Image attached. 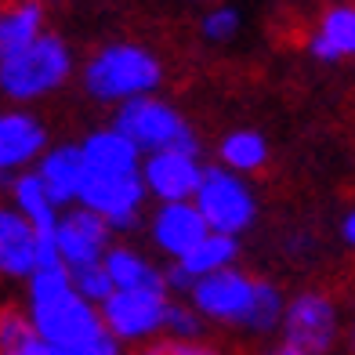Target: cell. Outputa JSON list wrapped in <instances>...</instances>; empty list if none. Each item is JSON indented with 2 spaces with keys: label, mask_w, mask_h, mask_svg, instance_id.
I'll return each mask as SVG.
<instances>
[{
  "label": "cell",
  "mask_w": 355,
  "mask_h": 355,
  "mask_svg": "<svg viewBox=\"0 0 355 355\" xmlns=\"http://www.w3.org/2000/svg\"><path fill=\"white\" fill-rule=\"evenodd\" d=\"M26 312L44 341L58 348L84 345L105 330L102 309L76 290L69 265H40L26 279Z\"/></svg>",
  "instance_id": "6da1fadb"
},
{
  "label": "cell",
  "mask_w": 355,
  "mask_h": 355,
  "mask_svg": "<svg viewBox=\"0 0 355 355\" xmlns=\"http://www.w3.org/2000/svg\"><path fill=\"white\" fill-rule=\"evenodd\" d=\"M192 200H196V207L203 211L207 225H211L214 232L239 236V232H247L257 218V196L247 182V174H236L225 164H207L203 182H200Z\"/></svg>",
  "instance_id": "5b68a950"
},
{
  "label": "cell",
  "mask_w": 355,
  "mask_h": 355,
  "mask_svg": "<svg viewBox=\"0 0 355 355\" xmlns=\"http://www.w3.org/2000/svg\"><path fill=\"white\" fill-rule=\"evenodd\" d=\"M218 164H225L236 174H257L268 164V141L265 135L250 131V127H236L218 141Z\"/></svg>",
  "instance_id": "44dd1931"
},
{
  "label": "cell",
  "mask_w": 355,
  "mask_h": 355,
  "mask_svg": "<svg viewBox=\"0 0 355 355\" xmlns=\"http://www.w3.org/2000/svg\"><path fill=\"white\" fill-rule=\"evenodd\" d=\"M123 341L116 334H109V330H102V334H94L91 341H84V345H69V348H58V355H123V348H120Z\"/></svg>",
  "instance_id": "f1b7e54d"
},
{
  "label": "cell",
  "mask_w": 355,
  "mask_h": 355,
  "mask_svg": "<svg viewBox=\"0 0 355 355\" xmlns=\"http://www.w3.org/2000/svg\"><path fill=\"white\" fill-rule=\"evenodd\" d=\"M309 55L319 62L355 58V4H330L309 33Z\"/></svg>",
  "instance_id": "e0dca14e"
},
{
  "label": "cell",
  "mask_w": 355,
  "mask_h": 355,
  "mask_svg": "<svg viewBox=\"0 0 355 355\" xmlns=\"http://www.w3.org/2000/svg\"><path fill=\"white\" fill-rule=\"evenodd\" d=\"M112 225L94 214L91 207L84 203H73L62 211L58 225H55V239H58V250H62V261L69 268H84V265H98L105 261V254L112 247Z\"/></svg>",
  "instance_id": "30bf717a"
},
{
  "label": "cell",
  "mask_w": 355,
  "mask_h": 355,
  "mask_svg": "<svg viewBox=\"0 0 355 355\" xmlns=\"http://www.w3.org/2000/svg\"><path fill=\"white\" fill-rule=\"evenodd\" d=\"M73 76V47L58 33L44 29L37 40H29L22 51L0 58V94L15 105H33L47 94H55Z\"/></svg>",
  "instance_id": "3957f363"
},
{
  "label": "cell",
  "mask_w": 355,
  "mask_h": 355,
  "mask_svg": "<svg viewBox=\"0 0 355 355\" xmlns=\"http://www.w3.org/2000/svg\"><path fill=\"white\" fill-rule=\"evenodd\" d=\"M149 200L145 178L138 174H87L80 203L91 207L94 214H102L116 232H131L141 221V207Z\"/></svg>",
  "instance_id": "ba28073f"
},
{
  "label": "cell",
  "mask_w": 355,
  "mask_h": 355,
  "mask_svg": "<svg viewBox=\"0 0 355 355\" xmlns=\"http://www.w3.org/2000/svg\"><path fill=\"white\" fill-rule=\"evenodd\" d=\"M40 268V229L15 203H0V276L29 279Z\"/></svg>",
  "instance_id": "5bb4252c"
},
{
  "label": "cell",
  "mask_w": 355,
  "mask_h": 355,
  "mask_svg": "<svg viewBox=\"0 0 355 355\" xmlns=\"http://www.w3.org/2000/svg\"><path fill=\"white\" fill-rule=\"evenodd\" d=\"M239 26H243V19H239L236 8L214 4V8H207L203 19H200V37H203L207 44H229V40H236Z\"/></svg>",
  "instance_id": "d4e9b609"
},
{
  "label": "cell",
  "mask_w": 355,
  "mask_h": 355,
  "mask_svg": "<svg viewBox=\"0 0 355 355\" xmlns=\"http://www.w3.org/2000/svg\"><path fill=\"white\" fill-rule=\"evenodd\" d=\"M112 127H120L141 153H159V149L203 153L200 149V135L192 131V123L171 102L156 98V94H141V98H131V102L116 105V112H112Z\"/></svg>",
  "instance_id": "277c9868"
},
{
  "label": "cell",
  "mask_w": 355,
  "mask_h": 355,
  "mask_svg": "<svg viewBox=\"0 0 355 355\" xmlns=\"http://www.w3.org/2000/svg\"><path fill=\"white\" fill-rule=\"evenodd\" d=\"M283 315H286V301L279 294V286L261 279V286H257V301H254V312L247 319V330L250 334H272L276 327H283Z\"/></svg>",
  "instance_id": "cb8c5ba5"
},
{
  "label": "cell",
  "mask_w": 355,
  "mask_h": 355,
  "mask_svg": "<svg viewBox=\"0 0 355 355\" xmlns=\"http://www.w3.org/2000/svg\"><path fill=\"white\" fill-rule=\"evenodd\" d=\"M265 355H312V352H304L301 345H294V341H286V337H283V341L272 348V352H265Z\"/></svg>",
  "instance_id": "f546056e"
},
{
  "label": "cell",
  "mask_w": 355,
  "mask_h": 355,
  "mask_svg": "<svg viewBox=\"0 0 355 355\" xmlns=\"http://www.w3.org/2000/svg\"><path fill=\"white\" fill-rule=\"evenodd\" d=\"M8 192H11V203L19 207V211L33 221L40 232H55V225H58V218H62V211H66V207L51 196V189L44 185V178L37 174V167L15 174L11 185H8Z\"/></svg>",
  "instance_id": "d6986e66"
},
{
  "label": "cell",
  "mask_w": 355,
  "mask_h": 355,
  "mask_svg": "<svg viewBox=\"0 0 355 355\" xmlns=\"http://www.w3.org/2000/svg\"><path fill=\"white\" fill-rule=\"evenodd\" d=\"M203 153H189V149H159V153H145L141 159V178L145 189L156 203H171V200H192L203 182Z\"/></svg>",
  "instance_id": "8fae6325"
},
{
  "label": "cell",
  "mask_w": 355,
  "mask_h": 355,
  "mask_svg": "<svg viewBox=\"0 0 355 355\" xmlns=\"http://www.w3.org/2000/svg\"><path fill=\"white\" fill-rule=\"evenodd\" d=\"M105 268L116 290H138V286H167V272L153 265L141 250L127 247V243H112L105 254Z\"/></svg>",
  "instance_id": "ffe728a7"
},
{
  "label": "cell",
  "mask_w": 355,
  "mask_h": 355,
  "mask_svg": "<svg viewBox=\"0 0 355 355\" xmlns=\"http://www.w3.org/2000/svg\"><path fill=\"white\" fill-rule=\"evenodd\" d=\"M135 355H221L218 348L203 345L200 337H159V341H145Z\"/></svg>",
  "instance_id": "4316f807"
},
{
  "label": "cell",
  "mask_w": 355,
  "mask_h": 355,
  "mask_svg": "<svg viewBox=\"0 0 355 355\" xmlns=\"http://www.w3.org/2000/svg\"><path fill=\"white\" fill-rule=\"evenodd\" d=\"M257 286H261V279H254L232 265V268H221L196 279V286L189 290V301L203 312V319L247 330V319L257 301Z\"/></svg>",
  "instance_id": "52a82bcc"
},
{
  "label": "cell",
  "mask_w": 355,
  "mask_h": 355,
  "mask_svg": "<svg viewBox=\"0 0 355 355\" xmlns=\"http://www.w3.org/2000/svg\"><path fill=\"white\" fill-rule=\"evenodd\" d=\"M283 337L301 345L312 355H327L337 341V309L327 294L319 290H304L294 301H286L283 315Z\"/></svg>",
  "instance_id": "7c38bea8"
},
{
  "label": "cell",
  "mask_w": 355,
  "mask_h": 355,
  "mask_svg": "<svg viewBox=\"0 0 355 355\" xmlns=\"http://www.w3.org/2000/svg\"><path fill=\"white\" fill-rule=\"evenodd\" d=\"M0 355H51V345L33 327L29 312L0 309Z\"/></svg>",
  "instance_id": "603a6c76"
},
{
  "label": "cell",
  "mask_w": 355,
  "mask_h": 355,
  "mask_svg": "<svg viewBox=\"0 0 355 355\" xmlns=\"http://www.w3.org/2000/svg\"><path fill=\"white\" fill-rule=\"evenodd\" d=\"M80 149H84L87 174H138L145 159V153L112 123L84 135Z\"/></svg>",
  "instance_id": "9a60e30c"
},
{
  "label": "cell",
  "mask_w": 355,
  "mask_h": 355,
  "mask_svg": "<svg viewBox=\"0 0 355 355\" xmlns=\"http://www.w3.org/2000/svg\"><path fill=\"white\" fill-rule=\"evenodd\" d=\"M149 236L159 254H167L171 261H182L200 239L211 236V225H207L196 200H171L156 203V211L149 214Z\"/></svg>",
  "instance_id": "4fadbf2b"
},
{
  "label": "cell",
  "mask_w": 355,
  "mask_h": 355,
  "mask_svg": "<svg viewBox=\"0 0 355 355\" xmlns=\"http://www.w3.org/2000/svg\"><path fill=\"white\" fill-rule=\"evenodd\" d=\"M341 236H345V243L348 247H355V207L345 214V221H341Z\"/></svg>",
  "instance_id": "4dcf8cb0"
},
{
  "label": "cell",
  "mask_w": 355,
  "mask_h": 355,
  "mask_svg": "<svg viewBox=\"0 0 355 355\" xmlns=\"http://www.w3.org/2000/svg\"><path fill=\"white\" fill-rule=\"evenodd\" d=\"M73 283H76L80 294H84L87 301H94V304H102V301L112 294V290H116V283H112L105 261H98V265H84V268H73Z\"/></svg>",
  "instance_id": "484cf974"
},
{
  "label": "cell",
  "mask_w": 355,
  "mask_h": 355,
  "mask_svg": "<svg viewBox=\"0 0 355 355\" xmlns=\"http://www.w3.org/2000/svg\"><path fill=\"white\" fill-rule=\"evenodd\" d=\"M164 334H171V337H200V334H203V312H200L192 301H189V304L171 301Z\"/></svg>",
  "instance_id": "83f0119b"
},
{
  "label": "cell",
  "mask_w": 355,
  "mask_h": 355,
  "mask_svg": "<svg viewBox=\"0 0 355 355\" xmlns=\"http://www.w3.org/2000/svg\"><path fill=\"white\" fill-rule=\"evenodd\" d=\"M102 322L109 334L120 341H153L167 327V309H171V290L167 286H138V290H112L98 304Z\"/></svg>",
  "instance_id": "8992f818"
},
{
  "label": "cell",
  "mask_w": 355,
  "mask_h": 355,
  "mask_svg": "<svg viewBox=\"0 0 355 355\" xmlns=\"http://www.w3.org/2000/svg\"><path fill=\"white\" fill-rule=\"evenodd\" d=\"M47 29L44 0H4L0 4V58L22 51Z\"/></svg>",
  "instance_id": "ac0fdd59"
},
{
  "label": "cell",
  "mask_w": 355,
  "mask_h": 355,
  "mask_svg": "<svg viewBox=\"0 0 355 355\" xmlns=\"http://www.w3.org/2000/svg\"><path fill=\"white\" fill-rule=\"evenodd\" d=\"M47 145V127L37 112L26 105L0 109V185H11L15 174L37 167Z\"/></svg>",
  "instance_id": "9c48e42d"
},
{
  "label": "cell",
  "mask_w": 355,
  "mask_h": 355,
  "mask_svg": "<svg viewBox=\"0 0 355 355\" xmlns=\"http://www.w3.org/2000/svg\"><path fill=\"white\" fill-rule=\"evenodd\" d=\"M80 84H84L87 98L102 105H123L141 94H156L164 84V62L153 47L116 40L98 47L80 69Z\"/></svg>",
  "instance_id": "7a4b0ae2"
},
{
  "label": "cell",
  "mask_w": 355,
  "mask_h": 355,
  "mask_svg": "<svg viewBox=\"0 0 355 355\" xmlns=\"http://www.w3.org/2000/svg\"><path fill=\"white\" fill-rule=\"evenodd\" d=\"M348 345H352V352H355V322H352V330H348Z\"/></svg>",
  "instance_id": "1f68e13d"
},
{
  "label": "cell",
  "mask_w": 355,
  "mask_h": 355,
  "mask_svg": "<svg viewBox=\"0 0 355 355\" xmlns=\"http://www.w3.org/2000/svg\"><path fill=\"white\" fill-rule=\"evenodd\" d=\"M37 174L44 178V185L51 189V196L62 207L80 203V192L87 182V164H84V149L80 141H62V145H47V153L40 156Z\"/></svg>",
  "instance_id": "2e32d148"
},
{
  "label": "cell",
  "mask_w": 355,
  "mask_h": 355,
  "mask_svg": "<svg viewBox=\"0 0 355 355\" xmlns=\"http://www.w3.org/2000/svg\"><path fill=\"white\" fill-rule=\"evenodd\" d=\"M236 261H239V236L214 232V229H211V236L200 239V243L192 247L178 265H182L192 279H203V276H211V272L232 268Z\"/></svg>",
  "instance_id": "7402d4cb"
}]
</instances>
